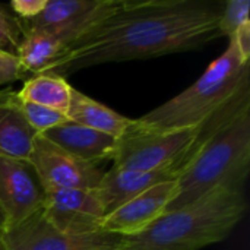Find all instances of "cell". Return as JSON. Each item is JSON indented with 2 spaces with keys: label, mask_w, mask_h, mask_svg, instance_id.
<instances>
[{
  "label": "cell",
  "mask_w": 250,
  "mask_h": 250,
  "mask_svg": "<svg viewBox=\"0 0 250 250\" xmlns=\"http://www.w3.org/2000/svg\"><path fill=\"white\" fill-rule=\"evenodd\" d=\"M221 4L207 0H122L119 9L75 41L47 72L67 75L113 62L160 57L220 38Z\"/></svg>",
  "instance_id": "6da1fadb"
},
{
  "label": "cell",
  "mask_w": 250,
  "mask_h": 250,
  "mask_svg": "<svg viewBox=\"0 0 250 250\" xmlns=\"http://www.w3.org/2000/svg\"><path fill=\"white\" fill-rule=\"evenodd\" d=\"M199 148L177 179V195L167 208L174 211L215 188L246 182L250 168V94L237 91L202 123Z\"/></svg>",
  "instance_id": "7a4b0ae2"
},
{
  "label": "cell",
  "mask_w": 250,
  "mask_h": 250,
  "mask_svg": "<svg viewBox=\"0 0 250 250\" xmlns=\"http://www.w3.org/2000/svg\"><path fill=\"white\" fill-rule=\"evenodd\" d=\"M248 209L245 182L221 185L195 202L167 211L120 250H201L226 240Z\"/></svg>",
  "instance_id": "3957f363"
},
{
  "label": "cell",
  "mask_w": 250,
  "mask_h": 250,
  "mask_svg": "<svg viewBox=\"0 0 250 250\" xmlns=\"http://www.w3.org/2000/svg\"><path fill=\"white\" fill-rule=\"evenodd\" d=\"M250 60L243 59L229 40L226 51L183 92L136 119L151 130H182L201 126L218 111L245 83L250 82Z\"/></svg>",
  "instance_id": "277c9868"
},
{
  "label": "cell",
  "mask_w": 250,
  "mask_h": 250,
  "mask_svg": "<svg viewBox=\"0 0 250 250\" xmlns=\"http://www.w3.org/2000/svg\"><path fill=\"white\" fill-rule=\"evenodd\" d=\"M202 126V125H201ZM201 126L182 130H151L136 123L122 135L108 157L111 167L132 171L174 168L182 174L199 148Z\"/></svg>",
  "instance_id": "5b68a950"
},
{
  "label": "cell",
  "mask_w": 250,
  "mask_h": 250,
  "mask_svg": "<svg viewBox=\"0 0 250 250\" xmlns=\"http://www.w3.org/2000/svg\"><path fill=\"white\" fill-rule=\"evenodd\" d=\"M28 163L44 192L57 189L94 190L105 173L101 163L79 160L57 148L42 135H37Z\"/></svg>",
  "instance_id": "8992f818"
},
{
  "label": "cell",
  "mask_w": 250,
  "mask_h": 250,
  "mask_svg": "<svg viewBox=\"0 0 250 250\" xmlns=\"http://www.w3.org/2000/svg\"><path fill=\"white\" fill-rule=\"evenodd\" d=\"M123 239L104 231L83 236L62 233L42 217L41 211L9 227L1 236L6 250H116L120 249Z\"/></svg>",
  "instance_id": "52a82bcc"
},
{
  "label": "cell",
  "mask_w": 250,
  "mask_h": 250,
  "mask_svg": "<svg viewBox=\"0 0 250 250\" xmlns=\"http://www.w3.org/2000/svg\"><path fill=\"white\" fill-rule=\"evenodd\" d=\"M40 211L53 227L72 236L100 233L105 217L95 190L83 189L47 190Z\"/></svg>",
  "instance_id": "ba28073f"
},
{
  "label": "cell",
  "mask_w": 250,
  "mask_h": 250,
  "mask_svg": "<svg viewBox=\"0 0 250 250\" xmlns=\"http://www.w3.org/2000/svg\"><path fill=\"white\" fill-rule=\"evenodd\" d=\"M42 202L44 190L32 166L28 161L0 157V207L7 215L9 227L38 212Z\"/></svg>",
  "instance_id": "9c48e42d"
},
{
  "label": "cell",
  "mask_w": 250,
  "mask_h": 250,
  "mask_svg": "<svg viewBox=\"0 0 250 250\" xmlns=\"http://www.w3.org/2000/svg\"><path fill=\"white\" fill-rule=\"evenodd\" d=\"M176 195L177 180L158 183L107 214L103 218L101 231L123 237L136 236L167 212Z\"/></svg>",
  "instance_id": "30bf717a"
},
{
  "label": "cell",
  "mask_w": 250,
  "mask_h": 250,
  "mask_svg": "<svg viewBox=\"0 0 250 250\" xmlns=\"http://www.w3.org/2000/svg\"><path fill=\"white\" fill-rule=\"evenodd\" d=\"M179 176V171L174 168L158 171H132L111 167L104 173L100 185L94 190L100 198L107 215L149 188L163 182L177 180Z\"/></svg>",
  "instance_id": "8fae6325"
},
{
  "label": "cell",
  "mask_w": 250,
  "mask_h": 250,
  "mask_svg": "<svg viewBox=\"0 0 250 250\" xmlns=\"http://www.w3.org/2000/svg\"><path fill=\"white\" fill-rule=\"evenodd\" d=\"M42 136L64 152L88 163L108 161L117 141L110 135L92 130L69 119L53 129H48Z\"/></svg>",
  "instance_id": "7c38bea8"
},
{
  "label": "cell",
  "mask_w": 250,
  "mask_h": 250,
  "mask_svg": "<svg viewBox=\"0 0 250 250\" xmlns=\"http://www.w3.org/2000/svg\"><path fill=\"white\" fill-rule=\"evenodd\" d=\"M37 135L22 116L15 92H0V157L28 161Z\"/></svg>",
  "instance_id": "4fadbf2b"
},
{
  "label": "cell",
  "mask_w": 250,
  "mask_h": 250,
  "mask_svg": "<svg viewBox=\"0 0 250 250\" xmlns=\"http://www.w3.org/2000/svg\"><path fill=\"white\" fill-rule=\"evenodd\" d=\"M66 116L75 123L110 135L116 139L125 135L135 122V119H129L116 113L110 107L92 100L75 88L70 91V103Z\"/></svg>",
  "instance_id": "5bb4252c"
},
{
  "label": "cell",
  "mask_w": 250,
  "mask_h": 250,
  "mask_svg": "<svg viewBox=\"0 0 250 250\" xmlns=\"http://www.w3.org/2000/svg\"><path fill=\"white\" fill-rule=\"evenodd\" d=\"M70 91L72 86L66 82V78L42 72L28 78L15 94L19 101L38 104L66 114L70 103Z\"/></svg>",
  "instance_id": "9a60e30c"
},
{
  "label": "cell",
  "mask_w": 250,
  "mask_h": 250,
  "mask_svg": "<svg viewBox=\"0 0 250 250\" xmlns=\"http://www.w3.org/2000/svg\"><path fill=\"white\" fill-rule=\"evenodd\" d=\"M64 45L50 32L42 29H25L16 56L28 73H42L64 54Z\"/></svg>",
  "instance_id": "2e32d148"
},
{
  "label": "cell",
  "mask_w": 250,
  "mask_h": 250,
  "mask_svg": "<svg viewBox=\"0 0 250 250\" xmlns=\"http://www.w3.org/2000/svg\"><path fill=\"white\" fill-rule=\"evenodd\" d=\"M101 0H47L44 10L32 21L23 22L25 29H56L98 7Z\"/></svg>",
  "instance_id": "e0dca14e"
},
{
  "label": "cell",
  "mask_w": 250,
  "mask_h": 250,
  "mask_svg": "<svg viewBox=\"0 0 250 250\" xmlns=\"http://www.w3.org/2000/svg\"><path fill=\"white\" fill-rule=\"evenodd\" d=\"M15 97H16V94H15ZM16 103H18V107H19L22 116L28 122V125L38 135H42L48 129H53L67 120V116L60 111H56V110H51V108H47V107H42L38 104L26 103V101H19L18 98H16Z\"/></svg>",
  "instance_id": "ac0fdd59"
},
{
  "label": "cell",
  "mask_w": 250,
  "mask_h": 250,
  "mask_svg": "<svg viewBox=\"0 0 250 250\" xmlns=\"http://www.w3.org/2000/svg\"><path fill=\"white\" fill-rule=\"evenodd\" d=\"M249 0H230L221 6L218 29L221 37L231 38L245 23L250 22Z\"/></svg>",
  "instance_id": "d6986e66"
},
{
  "label": "cell",
  "mask_w": 250,
  "mask_h": 250,
  "mask_svg": "<svg viewBox=\"0 0 250 250\" xmlns=\"http://www.w3.org/2000/svg\"><path fill=\"white\" fill-rule=\"evenodd\" d=\"M23 34V22L0 4V50L16 56Z\"/></svg>",
  "instance_id": "ffe728a7"
},
{
  "label": "cell",
  "mask_w": 250,
  "mask_h": 250,
  "mask_svg": "<svg viewBox=\"0 0 250 250\" xmlns=\"http://www.w3.org/2000/svg\"><path fill=\"white\" fill-rule=\"evenodd\" d=\"M26 75L28 72L19 62L18 56L0 50V86L23 79Z\"/></svg>",
  "instance_id": "44dd1931"
},
{
  "label": "cell",
  "mask_w": 250,
  "mask_h": 250,
  "mask_svg": "<svg viewBox=\"0 0 250 250\" xmlns=\"http://www.w3.org/2000/svg\"><path fill=\"white\" fill-rule=\"evenodd\" d=\"M45 4L47 0H12L9 6L21 22H28L37 18L44 10Z\"/></svg>",
  "instance_id": "7402d4cb"
},
{
  "label": "cell",
  "mask_w": 250,
  "mask_h": 250,
  "mask_svg": "<svg viewBox=\"0 0 250 250\" xmlns=\"http://www.w3.org/2000/svg\"><path fill=\"white\" fill-rule=\"evenodd\" d=\"M231 40L236 47L239 48L240 54L243 56V59L246 60H250V22L245 23L231 38Z\"/></svg>",
  "instance_id": "603a6c76"
},
{
  "label": "cell",
  "mask_w": 250,
  "mask_h": 250,
  "mask_svg": "<svg viewBox=\"0 0 250 250\" xmlns=\"http://www.w3.org/2000/svg\"><path fill=\"white\" fill-rule=\"evenodd\" d=\"M9 227V220H7V215L6 212L3 211V208L0 207V237L3 236V233L7 230Z\"/></svg>",
  "instance_id": "cb8c5ba5"
},
{
  "label": "cell",
  "mask_w": 250,
  "mask_h": 250,
  "mask_svg": "<svg viewBox=\"0 0 250 250\" xmlns=\"http://www.w3.org/2000/svg\"><path fill=\"white\" fill-rule=\"evenodd\" d=\"M0 250H6V246H4V243H3V240H1V237H0Z\"/></svg>",
  "instance_id": "d4e9b609"
},
{
  "label": "cell",
  "mask_w": 250,
  "mask_h": 250,
  "mask_svg": "<svg viewBox=\"0 0 250 250\" xmlns=\"http://www.w3.org/2000/svg\"><path fill=\"white\" fill-rule=\"evenodd\" d=\"M116 250H120V249H116Z\"/></svg>",
  "instance_id": "484cf974"
}]
</instances>
